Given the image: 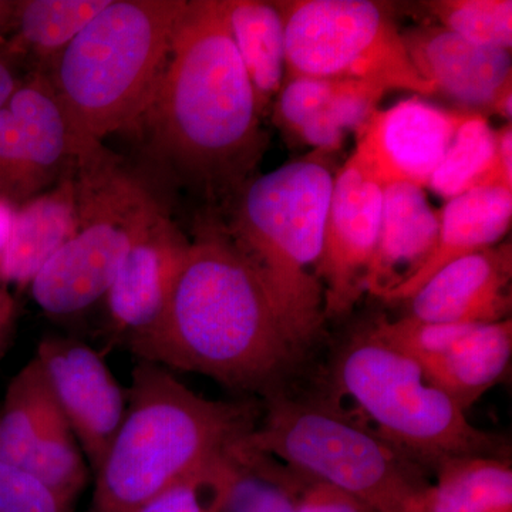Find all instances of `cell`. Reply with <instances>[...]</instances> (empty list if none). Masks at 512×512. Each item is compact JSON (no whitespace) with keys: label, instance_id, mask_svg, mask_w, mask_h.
<instances>
[{"label":"cell","instance_id":"1","mask_svg":"<svg viewBox=\"0 0 512 512\" xmlns=\"http://www.w3.org/2000/svg\"><path fill=\"white\" fill-rule=\"evenodd\" d=\"M128 349L262 400L291 389L305 359L247 259L214 234L191 242L160 319Z\"/></svg>","mask_w":512,"mask_h":512},{"label":"cell","instance_id":"2","mask_svg":"<svg viewBox=\"0 0 512 512\" xmlns=\"http://www.w3.org/2000/svg\"><path fill=\"white\" fill-rule=\"evenodd\" d=\"M258 100L238 55L222 0H192L134 128L151 154L208 191L238 187L261 147Z\"/></svg>","mask_w":512,"mask_h":512},{"label":"cell","instance_id":"3","mask_svg":"<svg viewBox=\"0 0 512 512\" xmlns=\"http://www.w3.org/2000/svg\"><path fill=\"white\" fill-rule=\"evenodd\" d=\"M254 399L192 392L171 370L138 360L126 412L94 476L92 512H137L198 468L227 456L258 426Z\"/></svg>","mask_w":512,"mask_h":512},{"label":"cell","instance_id":"4","mask_svg":"<svg viewBox=\"0 0 512 512\" xmlns=\"http://www.w3.org/2000/svg\"><path fill=\"white\" fill-rule=\"evenodd\" d=\"M333 181L329 168L313 158L282 165L241 191L232 224V244L303 356L326 320L318 266Z\"/></svg>","mask_w":512,"mask_h":512},{"label":"cell","instance_id":"5","mask_svg":"<svg viewBox=\"0 0 512 512\" xmlns=\"http://www.w3.org/2000/svg\"><path fill=\"white\" fill-rule=\"evenodd\" d=\"M187 3L110 0L50 64V82L89 140L136 126Z\"/></svg>","mask_w":512,"mask_h":512},{"label":"cell","instance_id":"6","mask_svg":"<svg viewBox=\"0 0 512 512\" xmlns=\"http://www.w3.org/2000/svg\"><path fill=\"white\" fill-rule=\"evenodd\" d=\"M333 392L350 400L360 426L434 473L451 458H510L503 437L474 427L419 363L383 342L372 326L336 350L329 369ZM349 417V416H348Z\"/></svg>","mask_w":512,"mask_h":512},{"label":"cell","instance_id":"7","mask_svg":"<svg viewBox=\"0 0 512 512\" xmlns=\"http://www.w3.org/2000/svg\"><path fill=\"white\" fill-rule=\"evenodd\" d=\"M245 446L356 495L379 512H409L429 473L325 399L291 389L264 400Z\"/></svg>","mask_w":512,"mask_h":512},{"label":"cell","instance_id":"8","mask_svg":"<svg viewBox=\"0 0 512 512\" xmlns=\"http://www.w3.org/2000/svg\"><path fill=\"white\" fill-rule=\"evenodd\" d=\"M79 227L30 282L47 315H79L106 298L150 190L101 146L74 174Z\"/></svg>","mask_w":512,"mask_h":512},{"label":"cell","instance_id":"9","mask_svg":"<svg viewBox=\"0 0 512 512\" xmlns=\"http://www.w3.org/2000/svg\"><path fill=\"white\" fill-rule=\"evenodd\" d=\"M285 26V73L292 77L360 80L386 90L429 96L382 3L372 0L276 2Z\"/></svg>","mask_w":512,"mask_h":512},{"label":"cell","instance_id":"10","mask_svg":"<svg viewBox=\"0 0 512 512\" xmlns=\"http://www.w3.org/2000/svg\"><path fill=\"white\" fill-rule=\"evenodd\" d=\"M100 146L74 123L49 74L29 70L0 110V200L20 207L73 177Z\"/></svg>","mask_w":512,"mask_h":512},{"label":"cell","instance_id":"11","mask_svg":"<svg viewBox=\"0 0 512 512\" xmlns=\"http://www.w3.org/2000/svg\"><path fill=\"white\" fill-rule=\"evenodd\" d=\"M384 185L356 153L333 181L318 275L326 319L346 315L365 292L382 217Z\"/></svg>","mask_w":512,"mask_h":512},{"label":"cell","instance_id":"12","mask_svg":"<svg viewBox=\"0 0 512 512\" xmlns=\"http://www.w3.org/2000/svg\"><path fill=\"white\" fill-rule=\"evenodd\" d=\"M191 242L150 192L106 301L111 329L130 345L156 325Z\"/></svg>","mask_w":512,"mask_h":512},{"label":"cell","instance_id":"13","mask_svg":"<svg viewBox=\"0 0 512 512\" xmlns=\"http://www.w3.org/2000/svg\"><path fill=\"white\" fill-rule=\"evenodd\" d=\"M35 359L90 471L96 473L126 412V390L103 357L82 340L45 338Z\"/></svg>","mask_w":512,"mask_h":512},{"label":"cell","instance_id":"14","mask_svg":"<svg viewBox=\"0 0 512 512\" xmlns=\"http://www.w3.org/2000/svg\"><path fill=\"white\" fill-rule=\"evenodd\" d=\"M470 113L444 110L420 97L399 101L367 121L355 153L384 187L409 183L426 188Z\"/></svg>","mask_w":512,"mask_h":512},{"label":"cell","instance_id":"15","mask_svg":"<svg viewBox=\"0 0 512 512\" xmlns=\"http://www.w3.org/2000/svg\"><path fill=\"white\" fill-rule=\"evenodd\" d=\"M402 37L413 66L436 93L511 123V50L476 45L443 26L416 28Z\"/></svg>","mask_w":512,"mask_h":512},{"label":"cell","instance_id":"16","mask_svg":"<svg viewBox=\"0 0 512 512\" xmlns=\"http://www.w3.org/2000/svg\"><path fill=\"white\" fill-rule=\"evenodd\" d=\"M511 276V245H495L444 265L404 302L427 322H501L511 319Z\"/></svg>","mask_w":512,"mask_h":512},{"label":"cell","instance_id":"17","mask_svg":"<svg viewBox=\"0 0 512 512\" xmlns=\"http://www.w3.org/2000/svg\"><path fill=\"white\" fill-rule=\"evenodd\" d=\"M439 231L440 211L431 207L424 188L409 183L386 185L365 292L389 301L426 264Z\"/></svg>","mask_w":512,"mask_h":512},{"label":"cell","instance_id":"18","mask_svg":"<svg viewBox=\"0 0 512 512\" xmlns=\"http://www.w3.org/2000/svg\"><path fill=\"white\" fill-rule=\"evenodd\" d=\"M511 220L512 190L500 185L477 188L451 198L440 211L439 238L433 254L389 301H407L444 265L495 247L510 231Z\"/></svg>","mask_w":512,"mask_h":512},{"label":"cell","instance_id":"19","mask_svg":"<svg viewBox=\"0 0 512 512\" xmlns=\"http://www.w3.org/2000/svg\"><path fill=\"white\" fill-rule=\"evenodd\" d=\"M79 227L73 177L26 201L16 210L0 281L25 288Z\"/></svg>","mask_w":512,"mask_h":512},{"label":"cell","instance_id":"20","mask_svg":"<svg viewBox=\"0 0 512 512\" xmlns=\"http://www.w3.org/2000/svg\"><path fill=\"white\" fill-rule=\"evenodd\" d=\"M512 356V322L474 325L446 355L421 366L433 386L467 413L507 373Z\"/></svg>","mask_w":512,"mask_h":512},{"label":"cell","instance_id":"21","mask_svg":"<svg viewBox=\"0 0 512 512\" xmlns=\"http://www.w3.org/2000/svg\"><path fill=\"white\" fill-rule=\"evenodd\" d=\"M433 474L409 512H512L510 458H451Z\"/></svg>","mask_w":512,"mask_h":512},{"label":"cell","instance_id":"22","mask_svg":"<svg viewBox=\"0 0 512 512\" xmlns=\"http://www.w3.org/2000/svg\"><path fill=\"white\" fill-rule=\"evenodd\" d=\"M222 8L262 111L285 76L284 18L276 3L259 0H222Z\"/></svg>","mask_w":512,"mask_h":512},{"label":"cell","instance_id":"23","mask_svg":"<svg viewBox=\"0 0 512 512\" xmlns=\"http://www.w3.org/2000/svg\"><path fill=\"white\" fill-rule=\"evenodd\" d=\"M110 0H16L6 39L32 70L46 72Z\"/></svg>","mask_w":512,"mask_h":512},{"label":"cell","instance_id":"24","mask_svg":"<svg viewBox=\"0 0 512 512\" xmlns=\"http://www.w3.org/2000/svg\"><path fill=\"white\" fill-rule=\"evenodd\" d=\"M63 414L35 357L10 380L0 406V461L22 467Z\"/></svg>","mask_w":512,"mask_h":512},{"label":"cell","instance_id":"25","mask_svg":"<svg viewBox=\"0 0 512 512\" xmlns=\"http://www.w3.org/2000/svg\"><path fill=\"white\" fill-rule=\"evenodd\" d=\"M495 185L503 187L498 163L497 131L493 130L483 114L471 111L458 127L427 187L450 201L468 191Z\"/></svg>","mask_w":512,"mask_h":512},{"label":"cell","instance_id":"26","mask_svg":"<svg viewBox=\"0 0 512 512\" xmlns=\"http://www.w3.org/2000/svg\"><path fill=\"white\" fill-rule=\"evenodd\" d=\"M244 440L232 453L234 474L218 512H295L289 467Z\"/></svg>","mask_w":512,"mask_h":512},{"label":"cell","instance_id":"27","mask_svg":"<svg viewBox=\"0 0 512 512\" xmlns=\"http://www.w3.org/2000/svg\"><path fill=\"white\" fill-rule=\"evenodd\" d=\"M427 8L443 28L468 42L511 50V0H439L427 3Z\"/></svg>","mask_w":512,"mask_h":512},{"label":"cell","instance_id":"28","mask_svg":"<svg viewBox=\"0 0 512 512\" xmlns=\"http://www.w3.org/2000/svg\"><path fill=\"white\" fill-rule=\"evenodd\" d=\"M234 450L171 485L137 512H218L234 474Z\"/></svg>","mask_w":512,"mask_h":512},{"label":"cell","instance_id":"29","mask_svg":"<svg viewBox=\"0 0 512 512\" xmlns=\"http://www.w3.org/2000/svg\"><path fill=\"white\" fill-rule=\"evenodd\" d=\"M473 326L427 322L406 315L397 320H377L372 329L387 345L424 366L446 355Z\"/></svg>","mask_w":512,"mask_h":512},{"label":"cell","instance_id":"30","mask_svg":"<svg viewBox=\"0 0 512 512\" xmlns=\"http://www.w3.org/2000/svg\"><path fill=\"white\" fill-rule=\"evenodd\" d=\"M73 507L28 471L0 461V512H73Z\"/></svg>","mask_w":512,"mask_h":512},{"label":"cell","instance_id":"31","mask_svg":"<svg viewBox=\"0 0 512 512\" xmlns=\"http://www.w3.org/2000/svg\"><path fill=\"white\" fill-rule=\"evenodd\" d=\"M386 92L375 83L336 80L332 96L320 110L342 133L360 131L372 119Z\"/></svg>","mask_w":512,"mask_h":512},{"label":"cell","instance_id":"32","mask_svg":"<svg viewBox=\"0 0 512 512\" xmlns=\"http://www.w3.org/2000/svg\"><path fill=\"white\" fill-rule=\"evenodd\" d=\"M336 80L292 77L279 94L278 117L292 133L318 113L332 96Z\"/></svg>","mask_w":512,"mask_h":512},{"label":"cell","instance_id":"33","mask_svg":"<svg viewBox=\"0 0 512 512\" xmlns=\"http://www.w3.org/2000/svg\"><path fill=\"white\" fill-rule=\"evenodd\" d=\"M291 471L293 507L295 512H379L356 495L335 485Z\"/></svg>","mask_w":512,"mask_h":512},{"label":"cell","instance_id":"34","mask_svg":"<svg viewBox=\"0 0 512 512\" xmlns=\"http://www.w3.org/2000/svg\"><path fill=\"white\" fill-rule=\"evenodd\" d=\"M25 60L10 46L8 39H0V110L25 76Z\"/></svg>","mask_w":512,"mask_h":512},{"label":"cell","instance_id":"35","mask_svg":"<svg viewBox=\"0 0 512 512\" xmlns=\"http://www.w3.org/2000/svg\"><path fill=\"white\" fill-rule=\"evenodd\" d=\"M18 319V305L12 293L0 286V362L8 352Z\"/></svg>","mask_w":512,"mask_h":512},{"label":"cell","instance_id":"36","mask_svg":"<svg viewBox=\"0 0 512 512\" xmlns=\"http://www.w3.org/2000/svg\"><path fill=\"white\" fill-rule=\"evenodd\" d=\"M498 163H500L501 184L512 190V128L511 123L497 131Z\"/></svg>","mask_w":512,"mask_h":512},{"label":"cell","instance_id":"37","mask_svg":"<svg viewBox=\"0 0 512 512\" xmlns=\"http://www.w3.org/2000/svg\"><path fill=\"white\" fill-rule=\"evenodd\" d=\"M16 210H18V207H15V205L0 200V268H2L6 249H8L10 234H12L13 221H15Z\"/></svg>","mask_w":512,"mask_h":512},{"label":"cell","instance_id":"38","mask_svg":"<svg viewBox=\"0 0 512 512\" xmlns=\"http://www.w3.org/2000/svg\"><path fill=\"white\" fill-rule=\"evenodd\" d=\"M13 5H15L13 0H0V39L8 33Z\"/></svg>","mask_w":512,"mask_h":512}]
</instances>
